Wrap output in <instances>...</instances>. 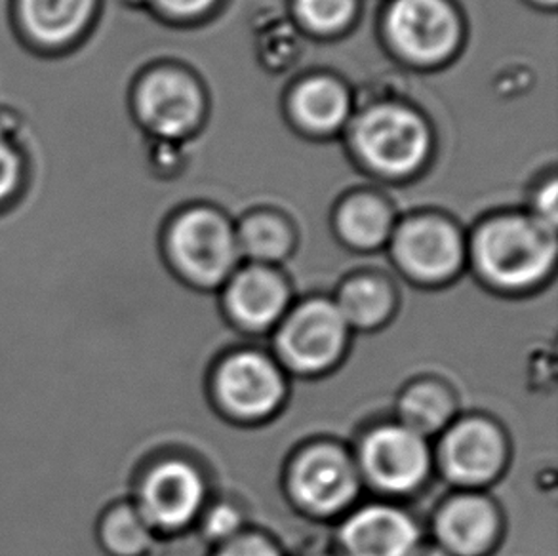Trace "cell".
I'll list each match as a JSON object with an SVG mask.
<instances>
[{
    "label": "cell",
    "instance_id": "6da1fadb",
    "mask_svg": "<svg viewBox=\"0 0 558 556\" xmlns=\"http://www.w3.org/2000/svg\"><path fill=\"white\" fill-rule=\"evenodd\" d=\"M351 162L381 185H407L437 158V129L410 99L377 96L356 104L341 136Z\"/></svg>",
    "mask_w": 558,
    "mask_h": 556
},
{
    "label": "cell",
    "instance_id": "7a4b0ae2",
    "mask_svg": "<svg viewBox=\"0 0 558 556\" xmlns=\"http://www.w3.org/2000/svg\"><path fill=\"white\" fill-rule=\"evenodd\" d=\"M557 254V229L524 208L490 211L468 233V267L496 292L542 288L555 273Z\"/></svg>",
    "mask_w": 558,
    "mask_h": 556
},
{
    "label": "cell",
    "instance_id": "3957f363",
    "mask_svg": "<svg viewBox=\"0 0 558 556\" xmlns=\"http://www.w3.org/2000/svg\"><path fill=\"white\" fill-rule=\"evenodd\" d=\"M377 38L399 68L438 73L465 52L468 15L458 0H385L377 15Z\"/></svg>",
    "mask_w": 558,
    "mask_h": 556
},
{
    "label": "cell",
    "instance_id": "277c9868",
    "mask_svg": "<svg viewBox=\"0 0 558 556\" xmlns=\"http://www.w3.org/2000/svg\"><path fill=\"white\" fill-rule=\"evenodd\" d=\"M160 250L178 278L201 290L221 288L242 264L233 219L210 203L175 210L162 229Z\"/></svg>",
    "mask_w": 558,
    "mask_h": 556
},
{
    "label": "cell",
    "instance_id": "5b68a950",
    "mask_svg": "<svg viewBox=\"0 0 558 556\" xmlns=\"http://www.w3.org/2000/svg\"><path fill=\"white\" fill-rule=\"evenodd\" d=\"M210 111L208 84L182 61L149 65L132 86L134 119L157 143L187 145L203 134Z\"/></svg>",
    "mask_w": 558,
    "mask_h": 556
},
{
    "label": "cell",
    "instance_id": "8992f818",
    "mask_svg": "<svg viewBox=\"0 0 558 556\" xmlns=\"http://www.w3.org/2000/svg\"><path fill=\"white\" fill-rule=\"evenodd\" d=\"M385 250L392 265L414 285H450L468 267L465 229L450 214L433 208L399 216Z\"/></svg>",
    "mask_w": 558,
    "mask_h": 556
},
{
    "label": "cell",
    "instance_id": "52a82bcc",
    "mask_svg": "<svg viewBox=\"0 0 558 556\" xmlns=\"http://www.w3.org/2000/svg\"><path fill=\"white\" fill-rule=\"evenodd\" d=\"M130 499L162 540L198 522L208 507V484L189 459L160 456L140 469Z\"/></svg>",
    "mask_w": 558,
    "mask_h": 556
},
{
    "label": "cell",
    "instance_id": "ba28073f",
    "mask_svg": "<svg viewBox=\"0 0 558 556\" xmlns=\"http://www.w3.org/2000/svg\"><path fill=\"white\" fill-rule=\"evenodd\" d=\"M351 328L330 298H310L290 307L275 328V359L284 372L317 377L348 353Z\"/></svg>",
    "mask_w": 558,
    "mask_h": 556
},
{
    "label": "cell",
    "instance_id": "9c48e42d",
    "mask_svg": "<svg viewBox=\"0 0 558 556\" xmlns=\"http://www.w3.org/2000/svg\"><path fill=\"white\" fill-rule=\"evenodd\" d=\"M363 484L355 454L341 444H310L288 466V496L300 511L315 519L351 511Z\"/></svg>",
    "mask_w": 558,
    "mask_h": 556
},
{
    "label": "cell",
    "instance_id": "30bf717a",
    "mask_svg": "<svg viewBox=\"0 0 558 556\" xmlns=\"http://www.w3.org/2000/svg\"><path fill=\"white\" fill-rule=\"evenodd\" d=\"M355 459L363 482L392 497L412 496L435 469L429 440L399 421L371 428L361 438Z\"/></svg>",
    "mask_w": 558,
    "mask_h": 556
},
{
    "label": "cell",
    "instance_id": "8fae6325",
    "mask_svg": "<svg viewBox=\"0 0 558 556\" xmlns=\"http://www.w3.org/2000/svg\"><path fill=\"white\" fill-rule=\"evenodd\" d=\"M211 391L227 418L259 423L271 420L284 407L287 372L271 354L242 349L219 362L211 377Z\"/></svg>",
    "mask_w": 558,
    "mask_h": 556
},
{
    "label": "cell",
    "instance_id": "7c38bea8",
    "mask_svg": "<svg viewBox=\"0 0 558 556\" xmlns=\"http://www.w3.org/2000/svg\"><path fill=\"white\" fill-rule=\"evenodd\" d=\"M509 458V438L498 421L469 415L453 421L440 435L435 466L453 486L483 492L506 473Z\"/></svg>",
    "mask_w": 558,
    "mask_h": 556
},
{
    "label": "cell",
    "instance_id": "4fadbf2b",
    "mask_svg": "<svg viewBox=\"0 0 558 556\" xmlns=\"http://www.w3.org/2000/svg\"><path fill=\"white\" fill-rule=\"evenodd\" d=\"M356 104L359 98L348 78L315 69L288 84L282 94V114L298 136L310 142H330L343 136Z\"/></svg>",
    "mask_w": 558,
    "mask_h": 556
},
{
    "label": "cell",
    "instance_id": "5bb4252c",
    "mask_svg": "<svg viewBox=\"0 0 558 556\" xmlns=\"http://www.w3.org/2000/svg\"><path fill=\"white\" fill-rule=\"evenodd\" d=\"M223 288L227 318L246 334H267L292 307V288L279 267L241 264Z\"/></svg>",
    "mask_w": 558,
    "mask_h": 556
},
{
    "label": "cell",
    "instance_id": "9a60e30c",
    "mask_svg": "<svg viewBox=\"0 0 558 556\" xmlns=\"http://www.w3.org/2000/svg\"><path fill=\"white\" fill-rule=\"evenodd\" d=\"M504 517L498 504L483 492L448 497L433 519L435 545L452 556H488L498 547Z\"/></svg>",
    "mask_w": 558,
    "mask_h": 556
},
{
    "label": "cell",
    "instance_id": "2e32d148",
    "mask_svg": "<svg viewBox=\"0 0 558 556\" xmlns=\"http://www.w3.org/2000/svg\"><path fill=\"white\" fill-rule=\"evenodd\" d=\"M338 542L343 556H412L423 543L414 517L384 501L349 512Z\"/></svg>",
    "mask_w": 558,
    "mask_h": 556
},
{
    "label": "cell",
    "instance_id": "e0dca14e",
    "mask_svg": "<svg viewBox=\"0 0 558 556\" xmlns=\"http://www.w3.org/2000/svg\"><path fill=\"white\" fill-rule=\"evenodd\" d=\"M399 221L391 196L377 188H351L333 203L332 231L338 241L359 254L387 249Z\"/></svg>",
    "mask_w": 558,
    "mask_h": 556
},
{
    "label": "cell",
    "instance_id": "ac0fdd59",
    "mask_svg": "<svg viewBox=\"0 0 558 556\" xmlns=\"http://www.w3.org/2000/svg\"><path fill=\"white\" fill-rule=\"evenodd\" d=\"M242 262L279 267L298 246V227L287 211L254 206L234 221Z\"/></svg>",
    "mask_w": 558,
    "mask_h": 556
},
{
    "label": "cell",
    "instance_id": "d6986e66",
    "mask_svg": "<svg viewBox=\"0 0 558 556\" xmlns=\"http://www.w3.org/2000/svg\"><path fill=\"white\" fill-rule=\"evenodd\" d=\"M98 12V0H17L27 37L45 48H63L84 35Z\"/></svg>",
    "mask_w": 558,
    "mask_h": 556
},
{
    "label": "cell",
    "instance_id": "ffe728a7",
    "mask_svg": "<svg viewBox=\"0 0 558 556\" xmlns=\"http://www.w3.org/2000/svg\"><path fill=\"white\" fill-rule=\"evenodd\" d=\"M333 303L351 331H374L384 328L397 313L399 292L385 275L356 273L341 282Z\"/></svg>",
    "mask_w": 558,
    "mask_h": 556
},
{
    "label": "cell",
    "instance_id": "44dd1931",
    "mask_svg": "<svg viewBox=\"0 0 558 556\" xmlns=\"http://www.w3.org/2000/svg\"><path fill=\"white\" fill-rule=\"evenodd\" d=\"M458 400L452 389L437 379L408 385L397 402V421L429 440L458 420Z\"/></svg>",
    "mask_w": 558,
    "mask_h": 556
},
{
    "label": "cell",
    "instance_id": "7402d4cb",
    "mask_svg": "<svg viewBox=\"0 0 558 556\" xmlns=\"http://www.w3.org/2000/svg\"><path fill=\"white\" fill-rule=\"evenodd\" d=\"M363 17V0H288V22L300 37L336 43L349 37Z\"/></svg>",
    "mask_w": 558,
    "mask_h": 556
},
{
    "label": "cell",
    "instance_id": "603a6c76",
    "mask_svg": "<svg viewBox=\"0 0 558 556\" xmlns=\"http://www.w3.org/2000/svg\"><path fill=\"white\" fill-rule=\"evenodd\" d=\"M98 542L107 556H151L159 549L160 537L126 497L101 515Z\"/></svg>",
    "mask_w": 558,
    "mask_h": 556
},
{
    "label": "cell",
    "instance_id": "cb8c5ba5",
    "mask_svg": "<svg viewBox=\"0 0 558 556\" xmlns=\"http://www.w3.org/2000/svg\"><path fill=\"white\" fill-rule=\"evenodd\" d=\"M140 2L159 22L180 27V29H195L214 22L227 4V0H140Z\"/></svg>",
    "mask_w": 558,
    "mask_h": 556
},
{
    "label": "cell",
    "instance_id": "d4e9b609",
    "mask_svg": "<svg viewBox=\"0 0 558 556\" xmlns=\"http://www.w3.org/2000/svg\"><path fill=\"white\" fill-rule=\"evenodd\" d=\"M524 210L530 216L539 219L545 226L558 227V173L551 166L544 172L537 173L534 181L526 189V203Z\"/></svg>",
    "mask_w": 558,
    "mask_h": 556
},
{
    "label": "cell",
    "instance_id": "484cf974",
    "mask_svg": "<svg viewBox=\"0 0 558 556\" xmlns=\"http://www.w3.org/2000/svg\"><path fill=\"white\" fill-rule=\"evenodd\" d=\"M198 522L204 537L216 545L229 542L244 532V512L229 501L206 507Z\"/></svg>",
    "mask_w": 558,
    "mask_h": 556
},
{
    "label": "cell",
    "instance_id": "4316f807",
    "mask_svg": "<svg viewBox=\"0 0 558 556\" xmlns=\"http://www.w3.org/2000/svg\"><path fill=\"white\" fill-rule=\"evenodd\" d=\"M22 153L10 136V132L0 124V206L14 198L22 185Z\"/></svg>",
    "mask_w": 558,
    "mask_h": 556
},
{
    "label": "cell",
    "instance_id": "83f0119b",
    "mask_svg": "<svg viewBox=\"0 0 558 556\" xmlns=\"http://www.w3.org/2000/svg\"><path fill=\"white\" fill-rule=\"evenodd\" d=\"M214 556H284L279 545L269 535L259 532H241V534L221 543Z\"/></svg>",
    "mask_w": 558,
    "mask_h": 556
},
{
    "label": "cell",
    "instance_id": "f1b7e54d",
    "mask_svg": "<svg viewBox=\"0 0 558 556\" xmlns=\"http://www.w3.org/2000/svg\"><path fill=\"white\" fill-rule=\"evenodd\" d=\"M526 7L544 14H555L558 8V0H522Z\"/></svg>",
    "mask_w": 558,
    "mask_h": 556
},
{
    "label": "cell",
    "instance_id": "f546056e",
    "mask_svg": "<svg viewBox=\"0 0 558 556\" xmlns=\"http://www.w3.org/2000/svg\"><path fill=\"white\" fill-rule=\"evenodd\" d=\"M412 556H452V555H448V553H446L445 549H440V547H438V545H435V543H433V545H420V547H417V549H415V553L414 555Z\"/></svg>",
    "mask_w": 558,
    "mask_h": 556
},
{
    "label": "cell",
    "instance_id": "4dcf8cb0",
    "mask_svg": "<svg viewBox=\"0 0 558 556\" xmlns=\"http://www.w3.org/2000/svg\"><path fill=\"white\" fill-rule=\"evenodd\" d=\"M317 556H328V555H317Z\"/></svg>",
    "mask_w": 558,
    "mask_h": 556
}]
</instances>
